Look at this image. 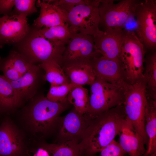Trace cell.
<instances>
[{"label":"cell","mask_w":156,"mask_h":156,"mask_svg":"<svg viewBox=\"0 0 156 156\" xmlns=\"http://www.w3.org/2000/svg\"><path fill=\"white\" fill-rule=\"evenodd\" d=\"M123 105L92 119L79 144L80 156H94L118 135L128 120Z\"/></svg>","instance_id":"6da1fadb"},{"label":"cell","mask_w":156,"mask_h":156,"mask_svg":"<svg viewBox=\"0 0 156 156\" xmlns=\"http://www.w3.org/2000/svg\"><path fill=\"white\" fill-rule=\"evenodd\" d=\"M13 45V49L32 64L54 61L61 66L62 65L66 46L59 45L45 38L37 29L32 26L25 37Z\"/></svg>","instance_id":"7a4b0ae2"},{"label":"cell","mask_w":156,"mask_h":156,"mask_svg":"<svg viewBox=\"0 0 156 156\" xmlns=\"http://www.w3.org/2000/svg\"><path fill=\"white\" fill-rule=\"evenodd\" d=\"M30 100L25 108L26 116L33 130L43 134L58 127L60 115L69 104L51 101L39 93Z\"/></svg>","instance_id":"3957f363"},{"label":"cell","mask_w":156,"mask_h":156,"mask_svg":"<svg viewBox=\"0 0 156 156\" xmlns=\"http://www.w3.org/2000/svg\"><path fill=\"white\" fill-rule=\"evenodd\" d=\"M146 83L143 77L133 82H128L124 87L123 105L127 118L147 145L145 131V112L147 103Z\"/></svg>","instance_id":"277c9868"},{"label":"cell","mask_w":156,"mask_h":156,"mask_svg":"<svg viewBox=\"0 0 156 156\" xmlns=\"http://www.w3.org/2000/svg\"><path fill=\"white\" fill-rule=\"evenodd\" d=\"M88 111L86 114L93 119L100 114L123 104L124 89L96 77L90 85Z\"/></svg>","instance_id":"5b68a950"},{"label":"cell","mask_w":156,"mask_h":156,"mask_svg":"<svg viewBox=\"0 0 156 156\" xmlns=\"http://www.w3.org/2000/svg\"><path fill=\"white\" fill-rule=\"evenodd\" d=\"M100 0H87L67 12V23L71 34H80L94 37L100 33Z\"/></svg>","instance_id":"8992f818"},{"label":"cell","mask_w":156,"mask_h":156,"mask_svg":"<svg viewBox=\"0 0 156 156\" xmlns=\"http://www.w3.org/2000/svg\"><path fill=\"white\" fill-rule=\"evenodd\" d=\"M146 51L133 31L127 30L119 59L128 81L133 82L143 77Z\"/></svg>","instance_id":"52a82bcc"},{"label":"cell","mask_w":156,"mask_h":156,"mask_svg":"<svg viewBox=\"0 0 156 156\" xmlns=\"http://www.w3.org/2000/svg\"><path fill=\"white\" fill-rule=\"evenodd\" d=\"M101 0L99 6V25L104 31L109 28L123 29L130 18L135 16V9L141 2L137 0Z\"/></svg>","instance_id":"ba28073f"},{"label":"cell","mask_w":156,"mask_h":156,"mask_svg":"<svg viewBox=\"0 0 156 156\" xmlns=\"http://www.w3.org/2000/svg\"><path fill=\"white\" fill-rule=\"evenodd\" d=\"M135 34L143 44L146 52L156 49V1L145 0L136 7Z\"/></svg>","instance_id":"9c48e42d"},{"label":"cell","mask_w":156,"mask_h":156,"mask_svg":"<svg viewBox=\"0 0 156 156\" xmlns=\"http://www.w3.org/2000/svg\"><path fill=\"white\" fill-rule=\"evenodd\" d=\"M101 55L95 47L93 36L80 34H72L65 47L61 66L75 62L90 60Z\"/></svg>","instance_id":"30bf717a"},{"label":"cell","mask_w":156,"mask_h":156,"mask_svg":"<svg viewBox=\"0 0 156 156\" xmlns=\"http://www.w3.org/2000/svg\"><path fill=\"white\" fill-rule=\"evenodd\" d=\"M127 31L112 28L101 30L94 37L95 47L100 55L107 60L119 59Z\"/></svg>","instance_id":"8fae6325"},{"label":"cell","mask_w":156,"mask_h":156,"mask_svg":"<svg viewBox=\"0 0 156 156\" xmlns=\"http://www.w3.org/2000/svg\"><path fill=\"white\" fill-rule=\"evenodd\" d=\"M91 119L73 108L66 115L60 117L58 142L74 140L79 143Z\"/></svg>","instance_id":"7c38bea8"},{"label":"cell","mask_w":156,"mask_h":156,"mask_svg":"<svg viewBox=\"0 0 156 156\" xmlns=\"http://www.w3.org/2000/svg\"><path fill=\"white\" fill-rule=\"evenodd\" d=\"M31 27L23 15H5L0 17V41L3 46L14 44L28 34Z\"/></svg>","instance_id":"4fadbf2b"},{"label":"cell","mask_w":156,"mask_h":156,"mask_svg":"<svg viewBox=\"0 0 156 156\" xmlns=\"http://www.w3.org/2000/svg\"><path fill=\"white\" fill-rule=\"evenodd\" d=\"M90 62L96 77L123 87L128 82L120 59L109 60L101 55L93 58Z\"/></svg>","instance_id":"5bb4252c"},{"label":"cell","mask_w":156,"mask_h":156,"mask_svg":"<svg viewBox=\"0 0 156 156\" xmlns=\"http://www.w3.org/2000/svg\"><path fill=\"white\" fill-rule=\"evenodd\" d=\"M44 73L38 64H34L30 69L16 81L9 80L23 102L30 100L39 93L44 81Z\"/></svg>","instance_id":"9a60e30c"},{"label":"cell","mask_w":156,"mask_h":156,"mask_svg":"<svg viewBox=\"0 0 156 156\" xmlns=\"http://www.w3.org/2000/svg\"><path fill=\"white\" fill-rule=\"evenodd\" d=\"M36 4L40 8V12L38 17L34 21L32 27L39 29L67 23V12L59 7L46 0H38Z\"/></svg>","instance_id":"2e32d148"},{"label":"cell","mask_w":156,"mask_h":156,"mask_svg":"<svg viewBox=\"0 0 156 156\" xmlns=\"http://www.w3.org/2000/svg\"><path fill=\"white\" fill-rule=\"evenodd\" d=\"M61 67L70 83L77 86L90 85L96 78L90 60L71 62Z\"/></svg>","instance_id":"e0dca14e"},{"label":"cell","mask_w":156,"mask_h":156,"mask_svg":"<svg viewBox=\"0 0 156 156\" xmlns=\"http://www.w3.org/2000/svg\"><path fill=\"white\" fill-rule=\"evenodd\" d=\"M118 135V142L126 154L130 156H144L146 149L144 140L128 119Z\"/></svg>","instance_id":"ac0fdd59"},{"label":"cell","mask_w":156,"mask_h":156,"mask_svg":"<svg viewBox=\"0 0 156 156\" xmlns=\"http://www.w3.org/2000/svg\"><path fill=\"white\" fill-rule=\"evenodd\" d=\"M22 141L15 128L8 122L0 126V156H19Z\"/></svg>","instance_id":"d6986e66"},{"label":"cell","mask_w":156,"mask_h":156,"mask_svg":"<svg viewBox=\"0 0 156 156\" xmlns=\"http://www.w3.org/2000/svg\"><path fill=\"white\" fill-rule=\"evenodd\" d=\"M145 131L148 142L144 156H150L156 153V100L148 97L145 112Z\"/></svg>","instance_id":"ffe728a7"},{"label":"cell","mask_w":156,"mask_h":156,"mask_svg":"<svg viewBox=\"0 0 156 156\" xmlns=\"http://www.w3.org/2000/svg\"><path fill=\"white\" fill-rule=\"evenodd\" d=\"M23 102L9 80L3 75H0V112L12 110Z\"/></svg>","instance_id":"44dd1931"},{"label":"cell","mask_w":156,"mask_h":156,"mask_svg":"<svg viewBox=\"0 0 156 156\" xmlns=\"http://www.w3.org/2000/svg\"><path fill=\"white\" fill-rule=\"evenodd\" d=\"M143 76L146 83L147 97L156 100V52L145 55Z\"/></svg>","instance_id":"7402d4cb"},{"label":"cell","mask_w":156,"mask_h":156,"mask_svg":"<svg viewBox=\"0 0 156 156\" xmlns=\"http://www.w3.org/2000/svg\"><path fill=\"white\" fill-rule=\"evenodd\" d=\"M44 73L45 81L51 85L59 86L70 83L61 66L57 62L49 61L38 64Z\"/></svg>","instance_id":"603a6c76"},{"label":"cell","mask_w":156,"mask_h":156,"mask_svg":"<svg viewBox=\"0 0 156 156\" xmlns=\"http://www.w3.org/2000/svg\"><path fill=\"white\" fill-rule=\"evenodd\" d=\"M37 29L44 38L57 44L64 46L68 43L72 35L68 23Z\"/></svg>","instance_id":"cb8c5ba5"},{"label":"cell","mask_w":156,"mask_h":156,"mask_svg":"<svg viewBox=\"0 0 156 156\" xmlns=\"http://www.w3.org/2000/svg\"><path fill=\"white\" fill-rule=\"evenodd\" d=\"M89 97L87 89L82 86H77L70 91L67 100L77 112L81 114L85 115L89 108Z\"/></svg>","instance_id":"d4e9b609"},{"label":"cell","mask_w":156,"mask_h":156,"mask_svg":"<svg viewBox=\"0 0 156 156\" xmlns=\"http://www.w3.org/2000/svg\"><path fill=\"white\" fill-rule=\"evenodd\" d=\"M79 142L74 140L44 144L42 148L52 156H80Z\"/></svg>","instance_id":"484cf974"},{"label":"cell","mask_w":156,"mask_h":156,"mask_svg":"<svg viewBox=\"0 0 156 156\" xmlns=\"http://www.w3.org/2000/svg\"><path fill=\"white\" fill-rule=\"evenodd\" d=\"M77 85L71 83L59 86L51 85L47 98L49 101L63 103H68V95L71 90Z\"/></svg>","instance_id":"4316f807"},{"label":"cell","mask_w":156,"mask_h":156,"mask_svg":"<svg viewBox=\"0 0 156 156\" xmlns=\"http://www.w3.org/2000/svg\"><path fill=\"white\" fill-rule=\"evenodd\" d=\"M35 0H15L14 9L9 15H23L26 17L38 12Z\"/></svg>","instance_id":"83f0119b"},{"label":"cell","mask_w":156,"mask_h":156,"mask_svg":"<svg viewBox=\"0 0 156 156\" xmlns=\"http://www.w3.org/2000/svg\"><path fill=\"white\" fill-rule=\"evenodd\" d=\"M13 66L7 56L2 57L0 56V70L7 79L13 81H16L23 76Z\"/></svg>","instance_id":"f1b7e54d"},{"label":"cell","mask_w":156,"mask_h":156,"mask_svg":"<svg viewBox=\"0 0 156 156\" xmlns=\"http://www.w3.org/2000/svg\"><path fill=\"white\" fill-rule=\"evenodd\" d=\"M99 156H124L126 154L118 142L114 140L100 152Z\"/></svg>","instance_id":"f546056e"},{"label":"cell","mask_w":156,"mask_h":156,"mask_svg":"<svg viewBox=\"0 0 156 156\" xmlns=\"http://www.w3.org/2000/svg\"><path fill=\"white\" fill-rule=\"evenodd\" d=\"M47 2L58 6L66 12L73 7L86 3L87 0H49Z\"/></svg>","instance_id":"4dcf8cb0"},{"label":"cell","mask_w":156,"mask_h":156,"mask_svg":"<svg viewBox=\"0 0 156 156\" xmlns=\"http://www.w3.org/2000/svg\"><path fill=\"white\" fill-rule=\"evenodd\" d=\"M15 0H0V15H9L14 7Z\"/></svg>","instance_id":"1f68e13d"},{"label":"cell","mask_w":156,"mask_h":156,"mask_svg":"<svg viewBox=\"0 0 156 156\" xmlns=\"http://www.w3.org/2000/svg\"><path fill=\"white\" fill-rule=\"evenodd\" d=\"M34 156H50L48 152L44 149L39 148L36 151Z\"/></svg>","instance_id":"d6a6232c"},{"label":"cell","mask_w":156,"mask_h":156,"mask_svg":"<svg viewBox=\"0 0 156 156\" xmlns=\"http://www.w3.org/2000/svg\"><path fill=\"white\" fill-rule=\"evenodd\" d=\"M150 156H156V153L152 154Z\"/></svg>","instance_id":"836d02e7"},{"label":"cell","mask_w":156,"mask_h":156,"mask_svg":"<svg viewBox=\"0 0 156 156\" xmlns=\"http://www.w3.org/2000/svg\"><path fill=\"white\" fill-rule=\"evenodd\" d=\"M3 46L2 44L1 43V41H0V47L1 48Z\"/></svg>","instance_id":"e575fe53"}]
</instances>
